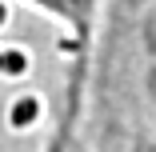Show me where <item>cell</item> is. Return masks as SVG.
Returning a JSON list of instances; mask_svg holds the SVG:
<instances>
[{
    "label": "cell",
    "instance_id": "1",
    "mask_svg": "<svg viewBox=\"0 0 156 152\" xmlns=\"http://www.w3.org/2000/svg\"><path fill=\"white\" fill-rule=\"evenodd\" d=\"M40 112H44L40 96H36V92H24V96H16V100L8 104V124H12L16 132H28V128L40 120Z\"/></svg>",
    "mask_w": 156,
    "mask_h": 152
},
{
    "label": "cell",
    "instance_id": "2",
    "mask_svg": "<svg viewBox=\"0 0 156 152\" xmlns=\"http://www.w3.org/2000/svg\"><path fill=\"white\" fill-rule=\"evenodd\" d=\"M24 72H28V52L20 48L0 52V76H24Z\"/></svg>",
    "mask_w": 156,
    "mask_h": 152
},
{
    "label": "cell",
    "instance_id": "3",
    "mask_svg": "<svg viewBox=\"0 0 156 152\" xmlns=\"http://www.w3.org/2000/svg\"><path fill=\"white\" fill-rule=\"evenodd\" d=\"M4 24H8V4L0 0V28H4Z\"/></svg>",
    "mask_w": 156,
    "mask_h": 152
}]
</instances>
